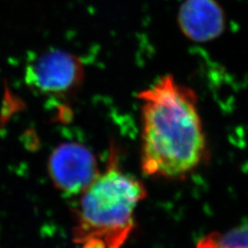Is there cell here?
I'll use <instances>...</instances> for the list:
<instances>
[{
  "mask_svg": "<svg viewBox=\"0 0 248 248\" xmlns=\"http://www.w3.org/2000/svg\"><path fill=\"white\" fill-rule=\"evenodd\" d=\"M137 98L142 105L143 174L169 179L186 177L202 161L206 150L194 92L169 75Z\"/></svg>",
  "mask_w": 248,
  "mask_h": 248,
  "instance_id": "6da1fadb",
  "label": "cell"
},
{
  "mask_svg": "<svg viewBox=\"0 0 248 248\" xmlns=\"http://www.w3.org/2000/svg\"><path fill=\"white\" fill-rule=\"evenodd\" d=\"M146 196L142 181L121 169L112 145L105 172L80 193L76 242L99 240L107 248H122L134 227L136 208Z\"/></svg>",
  "mask_w": 248,
  "mask_h": 248,
  "instance_id": "7a4b0ae2",
  "label": "cell"
},
{
  "mask_svg": "<svg viewBox=\"0 0 248 248\" xmlns=\"http://www.w3.org/2000/svg\"><path fill=\"white\" fill-rule=\"evenodd\" d=\"M84 65L78 57L62 50L41 53L27 64L25 82L44 95L62 96L83 81Z\"/></svg>",
  "mask_w": 248,
  "mask_h": 248,
  "instance_id": "3957f363",
  "label": "cell"
},
{
  "mask_svg": "<svg viewBox=\"0 0 248 248\" xmlns=\"http://www.w3.org/2000/svg\"><path fill=\"white\" fill-rule=\"evenodd\" d=\"M47 169L53 185L68 196L83 192L100 174L96 156L77 142H62L54 148Z\"/></svg>",
  "mask_w": 248,
  "mask_h": 248,
  "instance_id": "277c9868",
  "label": "cell"
},
{
  "mask_svg": "<svg viewBox=\"0 0 248 248\" xmlns=\"http://www.w3.org/2000/svg\"><path fill=\"white\" fill-rule=\"evenodd\" d=\"M178 25L186 38L206 43L219 37L224 29V15L214 0H185L178 10Z\"/></svg>",
  "mask_w": 248,
  "mask_h": 248,
  "instance_id": "5b68a950",
  "label": "cell"
},
{
  "mask_svg": "<svg viewBox=\"0 0 248 248\" xmlns=\"http://www.w3.org/2000/svg\"><path fill=\"white\" fill-rule=\"evenodd\" d=\"M197 248H248V222L209 233L198 242Z\"/></svg>",
  "mask_w": 248,
  "mask_h": 248,
  "instance_id": "8992f818",
  "label": "cell"
}]
</instances>
